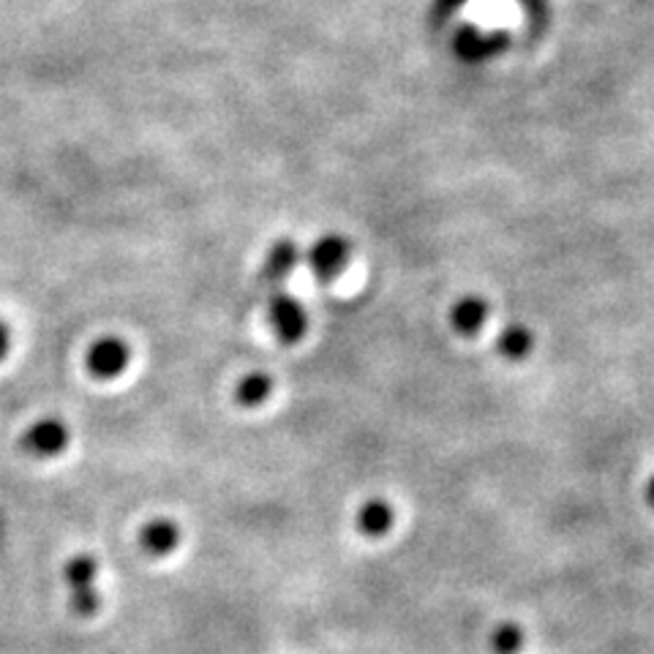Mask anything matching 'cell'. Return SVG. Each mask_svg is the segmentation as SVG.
I'll return each mask as SVG.
<instances>
[{
	"mask_svg": "<svg viewBox=\"0 0 654 654\" xmlns=\"http://www.w3.org/2000/svg\"><path fill=\"white\" fill-rule=\"evenodd\" d=\"M500 50V39H485V36H478V33H464V36L459 39V52L461 57H467V61H483V57H489L491 52Z\"/></svg>",
	"mask_w": 654,
	"mask_h": 654,
	"instance_id": "obj_13",
	"label": "cell"
},
{
	"mask_svg": "<svg viewBox=\"0 0 654 654\" xmlns=\"http://www.w3.org/2000/svg\"><path fill=\"white\" fill-rule=\"evenodd\" d=\"M274 396V376L265 372H251L240 376L235 385V404L243 409H259Z\"/></svg>",
	"mask_w": 654,
	"mask_h": 654,
	"instance_id": "obj_10",
	"label": "cell"
},
{
	"mask_svg": "<svg viewBox=\"0 0 654 654\" xmlns=\"http://www.w3.org/2000/svg\"><path fill=\"white\" fill-rule=\"evenodd\" d=\"M532 350H535V335H532V330L526 325H507L496 335V352H500L505 361H526V357L532 355Z\"/></svg>",
	"mask_w": 654,
	"mask_h": 654,
	"instance_id": "obj_11",
	"label": "cell"
},
{
	"mask_svg": "<svg viewBox=\"0 0 654 654\" xmlns=\"http://www.w3.org/2000/svg\"><path fill=\"white\" fill-rule=\"evenodd\" d=\"M131 366V346L120 335H104L85 352V368L94 379L112 382Z\"/></svg>",
	"mask_w": 654,
	"mask_h": 654,
	"instance_id": "obj_2",
	"label": "cell"
},
{
	"mask_svg": "<svg viewBox=\"0 0 654 654\" xmlns=\"http://www.w3.org/2000/svg\"><path fill=\"white\" fill-rule=\"evenodd\" d=\"M268 322L281 344H300L309 333V311L294 294L276 292L268 303Z\"/></svg>",
	"mask_w": 654,
	"mask_h": 654,
	"instance_id": "obj_4",
	"label": "cell"
},
{
	"mask_svg": "<svg viewBox=\"0 0 654 654\" xmlns=\"http://www.w3.org/2000/svg\"><path fill=\"white\" fill-rule=\"evenodd\" d=\"M72 444V431L61 418H42L22 433V450L33 459H57Z\"/></svg>",
	"mask_w": 654,
	"mask_h": 654,
	"instance_id": "obj_5",
	"label": "cell"
},
{
	"mask_svg": "<svg viewBox=\"0 0 654 654\" xmlns=\"http://www.w3.org/2000/svg\"><path fill=\"white\" fill-rule=\"evenodd\" d=\"M644 496H646V505L654 511V474L650 480H646V489H644Z\"/></svg>",
	"mask_w": 654,
	"mask_h": 654,
	"instance_id": "obj_15",
	"label": "cell"
},
{
	"mask_svg": "<svg viewBox=\"0 0 654 654\" xmlns=\"http://www.w3.org/2000/svg\"><path fill=\"white\" fill-rule=\"evenodd\" d=\"M524 644H526L524 628L515 622L496 624L494 633H491V650H494V654H518L524 650Z\"/></svg>",
	"mask_w": 654,
	"mask_h": 654,
	"instance_id": "obj_12",
	"label": "cell"
},
{
	"mask_svg": "<svg viewBox=\"0 0 654 654\" xmlns=\"http://www.w3.org/2000/svg\"><path fill=\"white\" fill-rule=\"evenodd\" d=\"M300 265V248L294 246V240L289 237H281L270 246L268 257H265L262 270H259V279L268 287H281L289 276L294 274V268Z\"/></svg>",
	"mask_w": 654,
	"mask_h": 654,
	"instance_id": "obj_7",
	"label": "cell"
},
{
	"mask_svg": "<svg viewBox=\"0 0 654 654\" xmlns=\"http://www.w3.org/2000/svg\"><path fill=\"white\" fill-rule=\"evenodd\" d=\"M9 350H11V330L6 322H0V363L9 357Z\"/></svg>",
	"mask_w": 654,
	"mask_h": 654,
	"instance_id": "obj_14",
	"label": "cell"
},
{
	"mask_svg": "<svg viewBox=\"0 0 654 654\" xmlns=\"http://www.w3.org/2000/svg\"><path fill=\"white\" fill-rule=\"evenodd\" d=\"M96 576H98V561L90 554H79V557L68 559L63 567V581L72 589V611L77 617H94L101 605V598L96 592Z\"/></svg>",
	"mask_w": 654,
	"mask_h": 654,
	"instance_id": "obj_1",
	"label": "cell"
},
{
	"mask_svg": "<svg viewBox=\"0 0 654 654\" xmlns=\"http://www.w3.org/2000/svg\"><path fill=\"white\" fill-rule=\"evenodd\" d=\"M489 314V300L480 298V294H464L450 305V328L464 339H474V335L483 333Z\"/></svg>",
	"mask_w": 654,
	"mask_h": 654,
	"instance_id": "obj_6",
	"label": "cell"
},
{
	"mask_svg": "<svg viewBox=\"0 0 654 654\" xmlns=\"http://www.w3.org/2000/svg\"><path fill=\"white\" fill-rule=\"evenodd\" d=\"M352 259V243L346 240L344 235H322L314 246L305 254V262H309L314 279L328 287L330 281L339 279L346 270Z\"/></svg>",
	"mask_w": 654,
	"mask_h": 654,
	"instance_id": "obj_3",
	"label": "cell"
},
{
	"mask_svg": "<svg viewBox=\"0 0 654 654\" xmlns=\"http://www.w3.org/2000/svg\"><path fill=\"white\" fill-rule=\"evenodd\" d=\"M140 546L148 557L161 559L170 557L181 546V526L172 518H153L142 526L140 532Z\"/></svg>",
	"mask_w": 654,
	"mask_h": 654,
	"instance_id": "obj_8",
	"label": "cell"
},
{
	"mask_svg": "<svg viewBox=\"0 0 654 654\" xmlns=\"http://www.w3.org/2000/svg\"><path fill=\"white\" fill-rule=\"evenodd\" d=\"M355 524L363 537L379 540V537H385L396 526V507L387 500H382V496H374V500L363 502L361 511L355 515Z\"/></svg>",
	"mask_w": 654,
	"mask_h": 654,
	"instance_id": "obj_9",
	"label": "cell"
}]
</instances>
